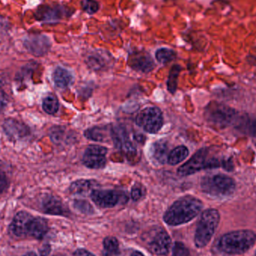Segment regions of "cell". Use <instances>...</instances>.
Wrapping results in <instances>:
<instances>
[{
	"instance_id": "28",
	"label": "cell",
	"mask_w": 256,
	"mask_h": 256,
	"mask_svg": "<svg viewBox=\"0 0 256 256\" xmlns=\"http://www.w3.org/2000/svg\"><path fill=\"white\" fill-rule=\"evenodd\" d=\"M43 110L50 115H54L58 111L60 108V104L56 98L50 96L45 98L43 102Z\"/></svg>"
},
{
	"instance_id": "15",
	"label": "cell",
	"mask_w": 256,
	"mask_h": 256,
	"mask_svg": "<svg viewBox=\"0 0 256 256\" xmlns=\"http://www.w3.org/2000/svg\"><path fill=\"white\" fill-rule=\"evenodd\" d=\"M97 183L92 180H79L74 182L70 186V194L76 196L91 195L97 186Z\"/></svg>"
},
{
	"instance_id": "2",
	"label": "cell",
	"mask_w": 256,
	"mask_h": 256,
	"mask_svg": "<svg viewBox=\"0 0 256 256\" xmlns=\"http://www.w3.org/2000/svg\"><path fill=\"white\" fill-rule=\"evenodd\" d=\"M256 242V234L249 230L233 232L221 238L219 249L230 255L242 254L249 250Z\"/></svg>"
},
{
	"instance_id": "16",
	"label": "cell",
	"mask_w": 256,
	"mask_h": 256,
	"mask_svg": "<svg viewBox=\"0 0 256 256\" xmlns=\"http://www.w3.org/2000/svg\"><path fill=\"white\" fill-rule=\"evenodd\" d=\"M152 158L156 162L165 164L168 162V148L167 142L164 140H160L154 143L150 150Z\"/></svg>"
},
{
	"instance_id": "38",
	"label": "cell",
	"mask_w": 256,
	"mask_h": 256,
	"mask_svg": "<svg viewBox=\"0 0 256 256\" xmlns=\"http://www.w3.org/2000/svg\"><path fill=\"white\" fill-rule=\"evenodd\" d=\"M24 256H37L34 252H28V254H26Z\"/></svg>"
},
{
	"instance_id": "18",
	"label": "cell",
	"mask_w": 256,
	"mask_h": 256,
	"mask_svg": "<svg viewBox=\"0 0 256 256\" xmlns=\"http://www.w3.org/2000/svg\"><path fill=\"white\" fill-rule=\"evenodd\" d=\"M48 231V224L46 220L42 218H33L28 237L40 240L44 237Z\"/></svg>"
},
{
	"instance_id": "34",
	"label": "cell",
	"mask_w": 256,
	"mask_h": 256,
	"mask_svg": "<svg viewBox=\"0 0 256 256\" xmlns=\"http://www.w3.org/2000/svg\"><path fill=\"white\" fill-rule=\"evenodd\" d=\"M74 256H96L92 254L91 252H88V250H86L84 249L78 250L74 254Z\"/></svg>"
},
{
	"instance_id": "26",
	"label": "cell",
	"mask_w": 256,
	"mask_h": 256,
	"mask_svg": "<svg viewBox=\"0 0 256 256\" xmlns=\"http://www.w3.org/2000/svg\"><path fill=\"white\" fill-rule=\"evenodd\" d=\"M180 70H182V68L178 64L173 66L170 70L168 81H167V88H168V92L172 94H174L177 90L178 78Z\"/></svg>"
},
{
	"instance_id": "12",
	"label": "cell",
	"mask_w": 256,
	"mask_h": 256,
	"mask_svg": "<svg viewBox=\"0 0 256 256\" xmlns=\"http://www.w3.org/2000/svg\"><path fill=\"white\" fill-rule=\"evenodd\" d=\"M128 64L131 68L141 73H148L154 68L153 58L148 52H134L130 56Z\"/></svg>"
},
{
	"instance_id": "25",
	"label": "cell",
	"mask_w": 256,
	"mask_h": 256,
	"mask_svg": "<svg viewBox=\"0 0 256 256\" xmlns=\"http://www.w3.org/2000/svg\"><path fill=\"white\" fill-rule=\"evenodd\" d=\"M84 135L88 140L96 142H105L108 138V129L104 128H90L85 131Z\"/></svg>"
},
{
	"instance_id": "10",
	"label": "cell",
	"mask_w": 256,
	"mask_h": 256,
	"mask_svg": "<svg viewBox=\"0 0 256 256\" xmlns=\"http://www.w3.org/2000/svg\"><path fill=\"white\" fill-rule=\"evenodd\" d=\"M106 153L108 149L103 146H88L84 154L82 162L86 166L92 170L104 168L106 164Z\"/></svg>"
},
{
	"instance_id": "30",
	"label": "cell",
	"mask_w": 256,
	"mask_h": 256,
	"mask_svg": "<svg viewBox=\"0 0 256 256\" xmlns=\"http://www.w3.org/2000/svg\"><path fill=\"white\" fill-rule=\"evenodd\" d=\"M82 9L90 14H96L99 10V4L94 0H82L81 2Z\"/></svg>"
},
{
	"instance_id": "17",
	"label": "cell",
	"mask_w": 256,
	"mask_h": 256,
	"mask_svg": "<svg viewBox=\"0 0 256 256\" xmlns=\"http://www.w3.org/2000/svg\"><path fill=\"white\" fill-rule=\"evenodd\" d=\"M28 49L32 51L33 54L42 56L46 54L50 48V42L49 38L45 36L34 38L32 40H28Z\"/></svg>"
},
{
	"instance_id": "21",
	"label": "cell",
	"mask_w": 256,
	"mask_h": 256,
	"mask_svg": "<svg viewBox=\"0 0 256 256\" xmlns=\"http://www.w3.org/2000/svg\"><path fill=\"white\" fill-rule=\"evenodd\" d=\"M109 62V57L106 56L104 52H94L87 58V64L94 70L104 68Z\"/></svg>"
},
{
	"instance_id": "37",
	"label": "cell",
	"mask_w": 256,
	"mask_h": 256,
	"mask_svg": "<svg viewBox=\"0 0 256 256\" xmlns=\"http://www.w3.org/2000/svg\"><path fill=\"white\" fill-rule=\"evenodd\" d=\"M131 256H144L142 254H141L140 252H138V251H134L132 254H131Z\"/></svg>"
},
{
	"instance_id": "6",
	"label": "cell",
	"mask_w": 256,
	"mask_h": 256,
	"mask_svg": "<svg viewBox=\"0 0 256 256\" xmlns=\"http://www.w3.org/2000/svg\"><path fill=\"white\" fill-rule=\"evenodd\" d=\"M204 116L214 128L224 129L236 122L237 112L226 105L212 102L206 108Z\"/></svg>"
},
{
	"instance_id": "5",
	"label": "cell",
	"mask_w": 256,
	"mask_h": 256,
	"mask_svg": "<svg viewBox=\"0 0 256 256\" xmlns=\"http://www.w3.org/2000/svg\"><path fill=\"white\" fill-rule=\"evenodd\" d=\"M220 222V214L215 209L204 210L197 225L195 234L196 246L204 248L210 242Z\"/></svg>"
},
{
	"instance_id": "39",
	"label": "cell",
	"mask_w": 256,
	"mask_h": 256,
	"mask_svg": "<svg viewBox=\"0 0 256 256\" xmlns=\"http://www.w3.org/2000/svg\"><path fill=\"white\" fill-rule=\"evenodd\" d=\"M54 256H64V255H63V254H56V255H54Z\"/></svg>"
},
{
	"instance_id": "23",
	"label": "cell",
	"mask_w": 256,
	"mask_h": 256,
	"mask_svg": "<svg viewBox=\"0 0 256 256\" xmlns=\"http://www.w3.org/2000/svg\"><path fill=\"white\" fill-rule=\"evenodd\" d=\"M103 256H120V243L117 238L108 237L104 240Z\"/></svg>"
},
{
	"instance_id": "4",
	"label": "cell",
	"mask_w": 256,
	"mask_h": 256,
	"mask_svg": "<svg viewBox=\"0 0 256 256\" xmlns=\"http://www.w3.org/2000/svg\"><path fill=\"white\" fill-rule=\"evenodd\" d=\"M226 165L224 161L220 162L218 158L210 156L208 148H202L196 152L188 162L179 167L178 173L180 176H188L206 168H214Z\"/></svg>"
},
{
	"instance_id": "13",
	"label": "cell",
	"mask_w": 256,
	"mask_h": 256,
	"mask_svg": "<svg viewBox=\"0 0 256 256\" xmlns=\"http://www.w3.org/2000/svg\"><path fill=\"white\" fill-rule=\"evenodd\" d=\"M111 135L116 147L124 152L128 156L136 152V149L134 147V144L128 137L126 128L122 127L112 128Z\"/></svg>"
},
{
	"instance_id": "24",
	"label": "cell",
	"mask_w": 256,
	"mask_h": 256,
	"mask_svg": "<svg viewBox=\"0 0 256 256\" xmlns=\"http://www.w3.org/2000/svg\"><path fill=\"white\" fill-rule=\"evenodd\" d=\"M189 155V150L184 146H178L173 149L168 155V162L170 165L174 166L184 160Z\"/></svg>"
},
{
	"instance_id": "1",
	"label": "cell",
	"mask_w": 256,
	"mask_h": 256,
	"mask_svg": "<svg viewBox=\"0 0 256 256\" xmlns=\"http://www.w3.org/2000/svg\"><path fill=\"white\" fill-rule=\"evenodd\" d=\"M203 204L198 198L185 196L177 200L164 216L166 224L172 226L186 224L195 218L202 209Z\"/></svg>"
},
{
	"instance_id": "36",
	"label": "cell",
	"mask_w": 256,
	"mask_h": 256,
	"mask_svg": "<svg viewBox=\"0 0 256 256\" xmlns=\"http://www.w3.org/2000/svg\"><path fill=\"white\" fill-rule=\"evenodd\" d=\"M50 252V248L49 246H46L44 249L42 250V252H40V256H48V254Z\"/></svg>"
},
{
	"instance_id": "14",
	"label": "cell",
	"mask_w": 256,
	"mask_h": 256,
	"mask_svg": "<svg viewBox=\"0 0 256 256\" xmlns=\"http://www.w3.org/2000/svg\"><path fill=\"white\" fill-rule=\"evenodd\" d=\"M42 208L44 213L48 214L68 216L69 214L68 209L61 200L54 196H46L42 200Z\"/></svg>"
},
{
	"instance_id": "20",
	"label": "cell",
	"mask_w": 256,
	"mask_h": 256,
	"mask_svg": "<svg viewBox=\"0 0 256 256\" xmlns=\"http://www.w3.org/2000/svg\"><path fill=\"white\" fill-rule=\"evenodd\" d=\"M38 13L40 20L57 22L62 18L63 9L60 7H42Z\"/></svg>"
},
{
	"instance_id": "9",
	"label": "cell",
	"mask_w": 256,
	"mask_h": 256,
	"mask_svg": "<svg viewBox=\"0 0 256 256\" xmlns=\"http://www.w3.org/2000/svg\"><path fill=\"white\" fill-rule=\"evenodd\" d=\"M92 201L102 208L115 207L120 203L127 202V196L124 192L117 190H94L91 195Z\"/></svg>"
},
{
	"instance_id": "27",
	"label": "cell",
	"mask_w": 256,
	"mask_h": 256,
	"mask_svg": "<svg viewBox=\"0 0 256 256\" xmlns=\"http://www.w3.org/2000/svg\"><path fill=\"white\" fill-rule=\"evenodd\" d=\"M156 60L162 64H166L176 58V52L168 48H161L158 50L155 54Z\"/></svg>"
},
{
	"instance_id": "33",
	"label": "cell",
	"mask_w": 256,
	"mask_h": 256,
	"mask_svg": "<svg viewBox=\"0 0 256 256\" xmlns=\"http://www.w3.org/2000/svg\"><path fill=\"white\" fill-rule=\"evenodd\" d=\"M8 186L7 177L2 171H0V194L4 192Z\"/></svg>"
},
{
	"instance_id": "31",
	"label": "cell",
	"mask_w": 256,
	"mask_h": 256,
	"mask_svg": "<svg viewBox=\"0 0 256 256\" xmlns=\"http://www.w3.org/2000/svg\"><path fill=\"white\" fill-rule=\"evenodd\" d=\"M173 256H190L189 250L184 244L176 242L172 250Z\"/></svg>"
},
{
	"instance_id": "3",
	"label": "cell",
	"mask_w": 256,
	"mask_h": 256,
	"mask_svg": "<svg viewBox=\"0 0 256 256\" xmlns=\"http://www.w3.org/2000/svg\"><path fill=\"white\" fill-rule=\"evenodd\" d=\"M201 188L204 194L214 198H227L234 194L236 184L232 178L225 174L207 176L202 180Z\"/></svg>"
},
{
	"instance_id": "22",
	"label": "cell",
	"mask_w": 256,
	"mask_h": 256,
	"mask_svg": "<svg viewBox=\"0 0 256 256\" xmlns=\"http://www.w3.org/2000/svg\"><path fill=\"white\" fill-rule=\"evenodd\" d=\"M4 130L8 135L12 137L24 136L27 132V129L24 128V124L13 120H8L4 122Z\"/></svg>"
},
{
	"instance_id": "8",
	"label": "cell",
	"mask_w": 256,
	"mask_h": 256,
	"mask_svg": "<svg viewBox=\"0 0 256 256\" xmlns=\"http://www.w3.org/2000/svg\"><path fill=\"white\" fill-rule=\"evenodd\" d=\"M136 124L149 134H156L164 124L162 112L158 108H147L138 112Z\"/></svg>"
},
{
	"instance_id": "29",
	"label": "cell",
	"mask_w": 256,
	"mask_h": 256,
	"mask_svg": "<svg viewBox=\"0 0 256 256\" xmlns=\"http://www.w3.org/2000/svg\"><path fill=\"white\" fill-rule=\"evenodd\" d=\"M74 207L81 213L91 214L93 213V208L88 202L85 200H75L74 202Z\"/></svg>"
},
{
	"instance_id": "32",
	"label": "cell",
	"mask_w": 256,
	"mask_h": 256,
	"mask_svg": "<svg viewBox=\"0 0 256 256\" xmlns=\"http://www.w3.org/2000/svg\"><path fill=\"white\" fill-rule=\"evenodd\" d=\"M144 189L142 188L140 185H135L132 186V190H131V197L134 201H138L144 195Z\"/></svg>"
},
{
	"instance_id": "7",
	"label": "cell",
	"mask_w": 256,
	"mask_h": 256,
	"mask_svg": "<svg viewBox=\"0 0 256 256\" xmlns=\"http://www.w3.org/2000/svg\"><path fill=\"white\" fill-rule=\"evenodd\" d=\"M146 248L156 256H166L171 246V238L168 233L160 227L152 228L142 238Z\"/></svg>"
},
{
	"instance_id": "35",
	"label": "cell",
	"mask_w": 256,
	"mask_h": 256,
	"mask_svg": "<svg viewBox=\"0 0 256 256\" xmlns=\"http://www.w3.org/2000/svg\"><path fill=\"white\" fill-rule=\"evenodd\" d=\"M250 132L252 142H254V146H255L256 148V122H254L251 124Z\"/></svg>"
},
{
	"instance_id": "19",
	"label": "cell",
	"mask_w": 256,
	"mask_h": 256,
	"mask_svg": "<svg viewBox=\"0 0 256 256\" xmlns=\"http://www.w3.org/2000/svg\"><path fill=\"white\" fill-rule=\"evenodd\" d=\"M54 81L58 88H67L73 82V76L68 70L58 67L54 73Z\"/></svg>"
},
{
	"instance_id": "11",
	"label": "cell",
	"mask_w": 256,
	"mask_h": 256,
	"mask_svg": "<svg viewBox=\"0 0 256 256\" xmlns=\"http://www.w3.org/2000/svg\"><path fill=\"white\" fill-rule=\"evenodd\" d=\"M34 216L26 212L16 214L9 227V232L13 237L25 238L30 236V227Z\"/></svg>"
}]
</instances>
